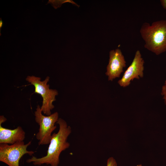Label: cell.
<instances>
[{
    "label": "cell",
    "instance_id": "cell-1",
    "mask_svg": "<svg viewBox=\"0 0 166 166\" xmlns=\"http://www.w3.org/2000/svg\"><path fill=\"white\" fill-rule=\"evenodd\" d=\"M57 123L59 125V129L57 133L52 134L46 155L41 158L32 156L26 160L27 163H32L36 166L46 164L51 166H58L60 154L70 145L67 140L72 130L70 126L68 125L66 122L62 118H59Z\"/></svg>",
    "mask_w": 166,
    "mask_h": 166
},
{
    "label": "cell",
    "instance_id": "cell-2",
    "mask_svg": "<svg viewBox=\"0 0 166 166\" xmlns=\"http://www.w3.org/2000/svg\"><path fill=\"white\" fill-rule=\"evenodd\" d=\"M140 32L145 48L156 55L166 51V20L156 21L151 24L145 22Z\"/></svg>",
    "mask_w": 166,
    "mask_h": 166
},
{
    "label": "cell",
    "instance_id": "cell-3",
    "mask_svg": "<svg viewBox=\"0 0 166 166\" xmlns=\"http://www.w3.org/2000/svg\"><path fill=\"white\" fill-rule=\"evenodd\" d=\"M41 78L34 76H28L26 80L34 87V93L40 95L42 98V103L41 109L42 113L47 116L51 114V110L54 106L53 104L56 101V97L58 95V91L56 89H50L49 85L47 84L49 77H47L43 81Z\"/></svg>",
    "mask_w": 166,
    "mask_h": 166
},
{
    "label": "cell",
    "instance_id": "cell-4",
    "mask_svg": "<svg viewBox=\"0 0 166 166\" xmlns=\"http://www.w3.org/2000/svg\"><path fill=\"white\" fill-rule=\"evenodd\" d=\"M36 110L34 112L35 121L39 126L36 138L39 141V145H47L49 144L52 133L57 128L55 124L59 118L58 113L55 112L49 116H45L42 114L39 105Z\"/></svg>",
    "mask_w": 166,
    "mask_h": 166
},
{
    "label": "cell",
    "instance_id": "cell-5",
    "mask_svg": "<svg viewBox=\"0 0 166 166\" xmlns=\"http://www.w3.org/2000/svg\"><path fill=\"white\" fill-rule=\"evenodd\" d=\"M31 143V141L26 144L23 141L11 145L0 144V161L9 166H19V160L23 155L27 154L31 156L35 152L27 150Z\"/></svg>",
    "mask_w": 166,
    "mask_h": 166
},
{
    "label": "cell",
    "instance_id": "cell-6",
    "mask_svg": "<svg viewBox=\"0 0 166 166\" xmlns=\"http://www.w3.org/2000/svg\"><path fill=\"white\" fill-rule=\"evenodd\" d=\"M144 61L140 50H137L133 60L117 83L121 87L128 86L134 79H139L144 77Z\"/></svg>",
    "mask_w": 166,
    "mask_h": 166
},
{
    "label": "cell",
    "instance_id": "cell-7",
    "mask_svg": "<svg viewBox=\"0 0 166 166\" xmlns=\"http://www.w3.org/2000/svg\"><path fill=\"white\" fill-rule=\"evenodd\" d=\"M109 57L105 74L108 77V81H112L120 77L126 66V61L121 50L118 48L111 50Z\"/></svg>",
    "mask_w": 166,
    "mask_h": 166
},
{
    "label": "cell",
    "instance_id": "cell-8",
    "mask_svg": "<svg viewBox=\"0 0 166 166\" xmlns=\"http://www.w3.org/2000/svg\"><path fill=\"white\" fill-rule=\"evenodd\" d=\"M0 121V144H14L23 141L25 138V132L20 126L14 129L3 127Z\"/></svg>",
    "mask_w": 166,
    "mask_h": 166
},
{
    "label": "cell",
    "instance_id": "cell-9",
    "mask_svg": "<svg viewBox=\"0 0 166 166\" xmlns=\"http://www.w3.org/2000/svg\"><path fill=\"white\" fill-rule=\"evenodd\" d=\"M72 2V1L69 0H49L47 3V4H51L55 9H57V8L60 7L63 3L66 2Z\"/></svg>",
    "mask_w": 166,
    "mask_h": 166
},
{
    "label": "cell",
    "instance_id": "cell-10",
    "mask_svg": "<svg viewBox=\"0 0 166 166\" xmlns=\"http://www.w3.org/2000/svg\"><path fill=\"white\" fill-rule=\"evenodd\" d=\"M106 166H117L116 161L113 157H110L108 159Z\"/></svg>",
    "mask_w": 166,
    "mask_h": 166
},
{
    "label": "cell",
    "instance_id": "cell-11",
    "mask_svg": "<svg viewBox=\"0 0 166 166\" xmlns=\"http://www.w3.org/2000/svg\"><path fill=\"white\" fill-rule=\"evenodd\" d=\"M161 94L163 96V98L165 104L166 105V79L165 81L164 84L162 88Z\"/></svg>",
    "mask_w": 166,
    "mask_h": 166
},
{
    "label": "cell",
    "instance_id": "cell-12",
    "mask_svg": "<svg viewBox=\"0 0 166 166\" xmlns=\"http://www.w3.org/2000/svg\"><path fill=\"white\" fill-rule=\"evenodd\" d=\"M160 2L163 8L166 10V0H160Z\"/></svg>",
    "mask_w": 166,
    "mask_h": 166
},
{
    "label": "cell",
    "instance_id": "cell-13",
    "mask_svg": "<svg viewBox=\"0 0 166 166\" xmlns=\"http://www.w3.org/2000/svg\"><path fill=\"white\" fill-rule=\"evenodd\" d=\"M3 26V22L2 20V18H0V36L1 35V28Z\"/></svg>",
    "mask_w": 166,
    "mask_h": 166
},
{
    "label": "cell",
    "instance_id": "cell-14",
    "mask_svg": "<svg viewBox=\"0 0 166 166\" xmlns=\"http://www.w3.org/2000/svg\"><path fill=\"white\" fill-rule=\"evenodd\" d=\"M136 166H142V165L141 164H139L137 165Z\"/></svg>",
    "mask_w": 166,
    "mask_h": 166
},
{
    "label": "cell",
    "instance_id": "cell-15",
    "mask_svg": "<svg viewBox=\"0 0 166 166\" xmlns=\"http://www.w3.org/2000/svg\"></svg>",
    "mask_w": 166,
    "mask_h": 166
}]
</instances>
